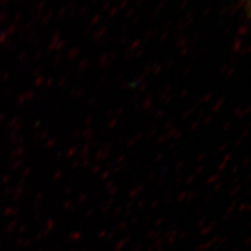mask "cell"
<instances>
[{
    "mask_svg": "<svg viewBox=\"0 0 251 251\" xmlns=\"http://www.w3.org/2000/svg\"><path fill=\"white\" fill-rule=\"evenodd\" d=\"M247 12L251 17V0H247Z\"/></svg>",
    "mask_w": 251,
    "mask_h": 251,
    "instance_id": "obj_1",
    "label": "cell"
}]
</instances>
